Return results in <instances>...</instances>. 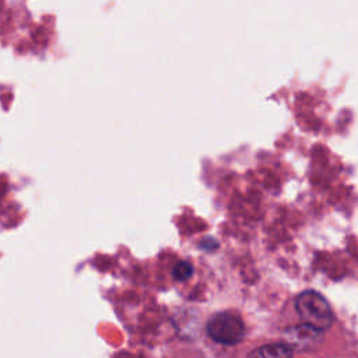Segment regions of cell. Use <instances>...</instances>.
<instances>
[{"mask_svg": "<svg viewBox=\"0 0 358 358\" xmlns=\"http://www.w3.org/2000/svg\"><path fill=\"white\" fill-rule=\"evenodd\" d=\"M218 241L213 236H206L199 242V249L204 250V252H214L215 249H218Z\"/></svg>", "mask_w": 358, "mask_h": 358, "instance_id": "6", "label": "cell"}, {"mask_svg": "<svg viewBox=\"0 0 358 358\" xmlns=\"http://www.w3.org/2000/svg\"><path fill=\"white\" fill-rule=\"evenodd\" d=\"M207 334L217 343L236 344L243 338L245 334L243 320L235 312H218L208 320Z\"/></svg>", "mask_w": 358, "mask_h": 358, "instance_id": "2", "label": "cell"}, {"mask_svg": "<svg viewBox=\"0 0 358 358\" xmlns=\"http://www.w3.org/2000/svg\"><path fill=\"white\" fill-rule=\"evenodd\" d=\"M248 358H292V348L288 344H267L253 350Z\"/></svg>", "mask_w": 358, "mask_h": 358, "instance_id": "3", "label": "cell"}, {"mask_svg": "<svg viewBox=\"0 0 358 358\" xmlns=\"http://www.w3.org/2000/svg\"><path fill=\"white\" fill-rule=\"evenodd\" d=\"M194 273V267L187 260H180L172 267V277L176 281H186L189 280Z\"/></svg>", "mask_w": 358, "mask_h": 358, "instance_id": "5", "label": "cell"}, {"mask_svg": "<svg viewBox=\"0 0 358 358\" xmlns=\"http://www.w3.org/2000/svg\"><path fill=\"white\" fill-rule=\"evenodd\" d=\"M317 337H319V330H316L308 324H302L292 330L291 340L295 343H308V341L317 340Z\"/></svg>", "mask_w": 358, "mask_h": 358, "instance_id": "4", "label": "cell"}, {"mask_svg": "<svg viewBox=\"0 0 358 358\" xmlns=\"http://www.w3.org/2000/svg\"><path fill=\"white\" fill-rule=\"evenodd\" d=\"M295 308L303 324H308L319 331L326 330L333 323V312L323 295L316 291H303L296 296Z\"/></svg>", "mask_w": 358, "mask_h": 358, "instance_id": "1", "label": "cell"}]
</instances>
